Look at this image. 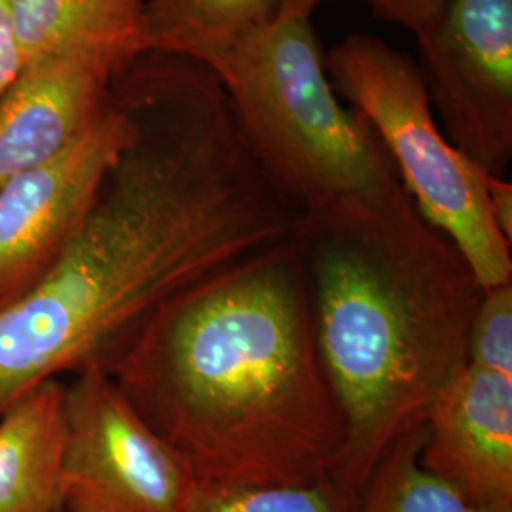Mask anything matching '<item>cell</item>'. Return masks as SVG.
Instances as JSON below:
<instances>
[{"mask_svg":"<svg viewBox=\"0 0 512 512\" xmlns=\"http://www.w3.org/2000/svg\"><path fill=\"white\" fill-rule=\"evenodd\" d=\"M107 372L200 484H306L342 454L293 234L169 300Z\"/></svg>","mask_w":512,"mask_h":512,"instance_id":"1","label":"cell"},{"mask_svg":"<svg viewBox=\"0 0 512 512\" xmlns=\"http://www.w3.org/2000/svg\"><path fill=\"white\" fill-rule=\"evenodd\" d=\"M293 241L346 429L332 476L361 494L385 452L425 425L467 365L484 287L401 181L300 211Z\"/></svg>","mask_w":512,"mask_h":512,"instance_id":"2","label":"cell"},{"mask_svg":"<svg viewBox=\"0 0 512 512\" xmlns=\"http://www.w3.org/2000/svg\"><path fill=\"white\" fill-rule=\"evenodd\" d=\"M226 266L207 203L173 173L124 162L54 264L0 306V416L35 387L116 359L148 319Z\"/></svg>","mask_w":512,"mask_h":512,"instance_id":"3","label":"cell"},{"mask_svg":"<svg viewBox=\"0 0 512 512\" xmlns=\"http://www.w3.org/2000/svg\"><path fill=\"white\" fill-rule=\"evenodd\" d=\"M215 74L258 164L300 211L401 181L365 116L340 105L311 18H275Z\"/></svg>","mask_w":512,"mask_h":512,"instance_id":"4","label":"cell"},{"mask_svg":"<svg viewBox=\"0 0 512 512\" xmlns=\"http://www.w3.org/2000/svg\"><path fill=\"white\" fill-rule=\"evenodd\" d=\"M325 63L334 92L374 128L421 217L456 245L484 289L512 281V245L492 219L486 171L442 133L418 63L372 35H349Z\"/></svg>","mask_w":512,"mask_h":512,"instance_id":"5","label":"cell"},{"mask_svg":"<svg viewBox=\"0 0 512 512\" xmlns=\"http://www.w3.org/2000/svg\"><path fill=\"white\" fill-rule=\"evenodd\" d=\"M421 78L442 133L490 175L512 160V0H452L420 40Z\"/></svg>","mask_w":512,"mask_h":512,"instance_id":"6","label":"cell"},{"mask_svg":"<svg viewBox=\"0 0 512 512\" xmlns=\"http://www.w3.org/2000/svg\"><path fill=\"white\" fill-rule=\"evenodd\" d=\"M65 418V488H82L118 512H184L196 476L141 418L107 368L74 374Z\"/></svg>","mask_w":512,"mask_h":512,"instance_id":"7","label":"cell"},{"mask_svg":"<svg viewBox=\"0 0 512 512\" xmlns=\"http://www.w3.org/2000/svg\"><path fill=\"white\" fill-rule=\"evenodd\" d=\"M135 135V116L112 92L109 107L61 154L0 186V306L54 264Z\"/></svg>","mask_w":512,"mask_h":512,"instance_id":"8","label":"cell"},{"mask_svg":"<svg viewBox=\"0 0 512 512\" xmlns=\"http://www.w3.org/2000/svg\"><path fill=\"white\" fill-rule=\"evenodd\" d=\"M418 461L475 505L512 507V376L459 368L425 418Z\"/></svg>","mask_w":512,"mask_h":512,"instance_id":"9","label":"cell"},{"mask_svg":"<svg viewBox=\"0 0 512 512\" xmlns=\"http://www.w3.org/2000/svg\"><path fill=\"white\" fill-rule=\"evenodd\" d=\"M120 73L86 55H52L19 73L0 97V186L61 154L112 101Z\"/></svg>","mask_w":512,"mask_h":512,"instance_id":"10","label":"cell"},{"mask_svg":"<svg viewBox=\"0 0 512 512\" xmlns=\"http://www.w3.org/2000/svg\"><path fill=\"white\" fill-rule=\"evenodd\" d=\"M67 384L38 385L0 416V512H59L65 503Z\"/></svg>","mask_w":512,"mask_h":512,"instance_id":"11","label":"cell"},{"mask_svg":"<svg viewBox=\"0 0 512 512\" xmlns=\"http://www.w3.org/2000/svg\"><path fill=\"white\" fill-rule=\"evenodd\" d=\"M23 67L52 55H86L122 71L145 55L141 0H6Z\"/></svg>","mask_w":512,"mask_h":512,"instance_id":"12","label":"cell"},{"mask_svg":"<svg viewBox=\"0 0 512 512\" xmlns=\"http://www.w3.org/2000/svg\"><path fill=\"white\" fill-rule=\"evenodd\" d=\"M147 54L175 55L217 73L277 18L279 0H141Z\"/></svg>","mask_w":512,"mask_h":512,"instance_id":"13","label":"cell"},{"mask_svg":"<svg viewBox=\"0 0 512 512\" xmlns=\"http://www.w3.org/2000/svg\"><path fill=\"white\" fill-rule=\"evenodd\" d=\"M425 425L397 440L366 480L357 512H512L503 505H475L437 476L421 469Z\"/></svg>","mask_w":512,"mask_h":512,"instance_id":"14","label":"cell"},{"mask_svg":"<svg viewBox=\"0 0 512 512\" xmlns=\"http://www.w3.org/2000/svg\"><path fill=\"white\" fill-rule=\"evenodd\" d=\"M359 494L325 476L293 486H196L184 512H357Z\"/></svg>","mask_w":512,"mask_h":512,"instance_id":"15","label":"cell"},{"mask_svg":"<svg viewBox=\"0 0 512 512\" xmlns=\"http://www.w3.org/2000/svg\"><path fill=\"white\" fill-rule=\"evenodd\" d=\"M467 365L512 376V281L484 289L469 330Z\"/></svg>","mask_w":512,"mask_h":512,"instance_id":"16","label":"cell"},{"mask_svg":"<svg viewBox=\"0 0 512 512\" xmlns=\"http://www.w3.org/2000/svg\"><path fill=\"white\" fill-rule=\"evenodd\" d=\"M325 0H279L277 18H311L313 10ZM374 16L401 25L420 40L439 23L452 0H363Z\"/></svg>","mask_w":512,"mask_h":512,"instance_id":"17","label":"cell"},{"mask_svg":"<svg viewBox=\"0 0 512 512\" xmlns=\"http://www.w3.org/2000/svg\"><path fill=\"white\" fill-rule=\"evenodd\" d=\"M23 71V55L19 50L12 14L6 0H0V97L16 82Z\"/></svg>","mask_w":512,"mask_h":512,"instance_id":"18","label":"cell"},{"mask_svg":"<svg viewBox=\"0 0 512 512\" xmlns=\"http://www.w3.org/2000/svg\"><path fill=\"white\" fill-rule=\"evenodd\" d=\"M484 188L495 226L512 245V184L505 177L486 173Z\"/></svg>","mask_w":512,"mask_h":512,"instance_id":"19","label":"cell"},{"mask_svg":"<svg viewBox=\"0 0 512 512\" xmlns=\"http://www.w3.org/2000/svg\"><path fill=\"white\" fill-rule=\"evenodd\" d=\"M63 509L67 512H118L82 488H65Z\"/></svg>","mask_w":512,"mask_h":512,"instance_id":"20","label":"cell"},{"mask_svg":"<svg viewBox=\"0 0 512 512\" xmlns=\"http://www.w3.org/2000/svg\"><path fill=\"white\" fill-rule=\"evenodd\" d=\"M59 512H67V511H65V509H61V511H59Z\"/></svg>","mask_w":512,"mask_h":512,"instance_id":"21","label":"cell"}]
</instances>
